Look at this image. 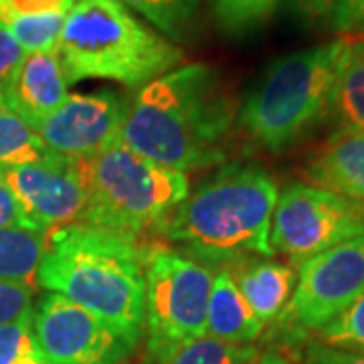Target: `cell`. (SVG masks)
Listing matches in <instances>:
<instances>
[{
    "label": "cell",
    "instance_id": "1",
    "mask_svg": "<svg viewBox=\"0 0 364 364\" xmlns=\"http://www.w3.org/2000/svg\"><path fill=\"white\" fill-rule=\"evenodd\" d=\"M233 119V100L217 69L188 63L136 91L122 142L164 168L186 174L225 162L223 142Z\"/></svg>",
    "mask_w": 364,
    "mask_h": 364
},
{
    "label": "cell",
    "instance_id": "2",
    "mask_svg": "<svg viewBox=\"0 0 364 364\" xmlns=\"http://www.w3.org/2000/svg\"><path fill=\"white\" fill-rule=\"evenodd\" d=\"M35 279L100 318L132 350L142 338L144 257L134 239L83 223L53 231Z\"/></svg>",
    "mask_w": 364,
    "mask_h": 364
},
{
    "label": "cell",
    "instance_id": "3",
    "mask_svg": "<svg viewBox=\"0 0 364 364\" xmlns=\"http://www.w3.org/2000/svg\"><path fill=\"white\" fill-rule=\"evenodd\" d=\"M277 184L255 164H225L158 227L186 257L207 263L272 257Z\"/></svg>",
    "mask_w": 364,
    "mask_h": 364
},
{
    "label": "cell",
    "instance_id": "4",
    "mask_svg": "<svg viewBox=\"0 0 364 364\" xmlns=\"http://www.w3.org/2000/svg\"><path fill=\"white\" fill-rule=\"evenodd\" d=\"M57 55L69 85L105 79L140 90L182 65L184 51L119 0H75Z\"/></svg>",
    "mask_w": 364,
    "mask_h": 364
},
{
    "label": "cell",
    "instance_id": "5",
    "mask_svg": "<svg viewBox=\"0 0 364 364\" xmlns=\"http://www.w3.org/2000/svg\"><path fill=\"white\" fill-rule=\"evenodd\" d=\"M348 35L273 59L237 112L243 132L267 152H284L332 116Z\"/></svg>",
    "mask_w": 364,
    "mask_h": 364
},
{
    "label": "cell",
    "instance_id": "6",
    "mask_svg": "<svg viewBox=\"0 0 364 364\" xmlns=\"http://www.w3.org/2000/svg\"><path fill=\"white\" fill-rule=\"evenodd\" d=\"M85 186L83 225L134 239L160 227L191 193L184 172L160 166L124 142L77 160Z\"/></svg>",
    "mask_w": 364,
    "mask_h": 364
},
{
    "label": "cell",
    "instance_id": "7",
    "mask_svg": "<svg viewBox=\"0 0 364 364\" xmlns=\"http://www.w3.org/2000/svg\"><path fill=\"white\" fill-rule=\"evenodd\" d=\"M213 272L174 249H156L144 259V330L152 364H164L207 334Z\"/></svg>",
    "mask_w": 364,
    "mask_h": 364
},
{
    "label": "cell",
    "instance_id": "8",
    "mask_svg": "<svg viewBox=\"0 0 364 364\" xmlns=\"http://www.w3.org/2000/svg\"><path fill=\"white\" fill-rule=\"evenodd\" d=\"M364 233V203L314 184L296 182L279 193L272 247L291 261L310 259Z\"/></svg>",
    "mask_w": 364,
    "mask_h": 364
},
{
    "label": "cell",
    "instance_id": "9",
    "mask_svg": "<svg viewBox=\"0 0 364 364\" xmlns=\"http://www.w3.org/2000/svg\"><path fill=\"white\" fill-rule=\"evenodd\" d=\"M364 296V233L301 261L277 322L291 334L320 332Z\"/></svg>",
    "mask_w": 364,
    "mask_h": 364
},
{
    "label": "cell",
    "instance_id": "10",
    "mask_svg": "<svg viewBox=\"0 0 364 364\" xmlns=\"http://www.w3.org/2000/svg\"><path fill=\"white\" fill-rule=\"evenodd\" d=\"M130 97L116 90L69 93L65 102L35 128L49 152L87 160L122 142Z\"/></svg>",
    "mask_w": 364,
    "mask_h": 364
},
{
    "label": "cell",
    "instance_id": "11",
    "mask_svg": "<svg viewBox=\"0 0 364 364\" xmlns=\"http://www.w3.org/2000/svg\"><path fill=\"white\" fill-rule=\"evenodd\" d=\"M33 332L45 364H119L132 352L100 318L49 291L33 308Z\"/></svg>",
    "mask_w": 364,
    "mask_h": 364
},
{
    "label": "cell",
    "instance_id": "12",
    "mask_svg": "<svg viewBox=\"0 0 364 364\" xmlns=\"http://www.w3.org/2000/svg\"><path fill=\"white\" fill-rule=\"evenodd\" d=\"M31 227L49 235L83 223L85 186L77 160L53 156L41 162L0 168Z\"/></svg>",
    "mask_w": 364,
    "mask_h": 364
},
{
    "label": "cell",
    "instance_id": "13",
    "mask_svg": "<svg viewBox=\"0 0 364 364\" xmlns=\"http://www.w3.org/2000/svg\"><path fill=\"white\" fill-rule=\"evenodd\" d=\"M69 81L57 51L25 53L0 90L2 100L35 130L69 95Z\"/></svg>",
    "mask_w": 364,
    "mask_h": 364
},
{
    "label": "cell",
    "instance_id": "14",
    "mask_svg": "<svg viewBox=\"0 0 364 364\" xmlns=\"http://www.w3.org/2000/svg\"><path fill=\"white\" fill-rule=\"evenodd\" d=\"M314 186L364 203V128L340 126L306 164Z\"/></svg>",
    "mask_w": 364,
    "mask_h": 364
},
{
    "label": "cell",
    "instance_id": "15",
    "mask_svg": "<svg viewBox=\"0 0 364 364\" xmlns=\"http://www.w3.org/2000/svg\"><path fill=\"white\" fill-rule=\"evenodd\" d=\"M263 324L249 308L235 284L233 273L219 272L213 277L207 306V334L229 344H249L259 338Z\"/></svg>",
    "mask_w": 364,
    "mask_h": 364
},
{
    "label": "cell",
    "instance_id": "16",
    "mask_svg": "<svg viewBox=\"0 0 364 364\" xmlns=\"http://www.w3.org/2000/svg\"><path fill=\"white\" fill-rule=\"evenodd\" d=\"M233 279L249 308L265 326L277 320L279 314L286 310L287 301L296 289L298 273L286 263L259 261L241 269L237 277L233 275Z\"/></svg>",
    "mask_w": 364,
    "mask_h": 364
},
{
    "label": "cell",
    "instance_id": "17",
    "mask_svg": "<svg viewBox=\"0 0 364 364\" xmlns=\"http://www.w3.org/2000/svg\"><path fill=\"white\" fill-rule=\"evenodd\" d=\"M332 116L340 126L364 128V35H348V47L342 59Z\"/></svg>",
    "mask_w": 364,
    "mask_h": 364
},
{
    "label": "cell",
    "instance_id": "18",
    "mask_svg": "<svg viewBox=\"0 0 364 364\" xmlns=\"http://www.w3.org/2000/svg\"><path fill=\"white\" fill-rule=\"evenodd\" d=\"M47 247V235L28 229L0 231V282L31 284Z\"/></svg>",
    "mask_w": 364,
    "mask_h": 364
},
{
    "label": "cell",
    "instance_id": "19",
    "mask_svg": "<svg viewBox=\"0 0 364 364\" xmlns=\"http://www.w3.org/2000/svg\"><path fill=\"white\" fill-rule=\"evenodd\" d=\"M53 156L37 132L18 117L0 95V168L23 166Z\"/></svg>",
    "mask_w": 364,
    "mask_h": 364
},
{
    "label": "cell",
    "instance_id": "20",
    "mask_svg": "<svg viewBox=\"0 0 364 364\" xmlns=\"http://www.w3.org/2000/svg\"><path fill=\"white\" fill-rule=\"evenodd\" d=\"M132 13L140 14L172 43L184 41L195 28L200 0H119Z\"/></svg>",
    "mask_w": 364,
    "mask_h": 364
},
{
    "label": "cell",
    "instance_id": "21",
    "mask_svg": "<svg viewBox=\"0 0 364 364\" xmlns=\"http://www.w3.org/2000/svg\"><path fill=\"white\" fill-rule=\"evenodd\" d=\"M277 4L279 0H210L217 25L233 37L259 28L272 16Z\"/></svg>",
    "mask_w": 364,
    "mask_h": 364
},
{
    "label": "cell",
    "instance_id": "22",
    "mask_svg": "<svg viewBox=\"0 0 364 364\" xmlns=\"http://www.w3.org/2000/svg\"><path fill=\"white\" fill-rule=\"evenodd\" d=\"M257 350L249 344H229L210 336L191 342L164 364H253Z\"/></svg>",
    "mask_w": 364,
    "mask_h": 364
},
{
    "label": "cell",
    "instance_id": "23",
    "mask_svg": "<svg viewBox=\"0 0 364 364\" xmlns=\"http://www.w3.org/2000/svg\"><path fill=\"white\" fill-rule=\"evenodd\" d=\"M0 364H45L33 332V308L0 326Z\"/></svg>",
    "mask_w": 364,
    "mask_h": 364
},
{
    "label": "cell",
    "instance_id": "24",
    "mask_svg": "<svg viewBox=\"0 0 364 364\" xmlns=\"http://www.w3.org/2000/svg\"><path fill=\"white\" fill-rule=\"evenodd\" d=\"M65 16H37V18H18L11 21L4 28L25 53L57 51Z\"/></svg>",
    "mask_w": 364,
    "mask_h": 364
},
{
    "label": "cell",
    "instance_id": "25",
    "mask_svg": "<svg viewBox=\"0 0 364 364\" xmlns=\"http://www.w3.org/2000/svg\"><path fill=\"white\" fill-rule=\"evenodd\" d=\"M320 342L342 350L364 354V296L356 299L346 312L318 332Z\"/></svg>",
    "mask_w": 364,
    "mask_h": 364
},
{
    "label": "cell",
    "instance_id": "26",
    "mask_svg": "<svg viewBox=\"0 0 364 364\" xmlns=\"http://www.w3.org/2000/svg\"><path fill=\"white\" fill-rule=\"evenodd\" d=\"M75 0H0V26L18 18L65 16Z\"/></svg>",
    "mask_w": 364,
    "mask_h": 364
},
{
    "label": "cell",
    "instance_id": "27",
    "mask_svg": "<svg viewBox=\"0 0 364 364\" xmlns=\"http://www.w3.org/2000/svg\"><path fill=\"white\" fill-rule=\"evenodd\" d=\"M35 286L0 282V326L23 316L33 308Z\"/></svg>",
    "mask_w": 364,
    "mask_h": 364
},
{
    "label": "cell",
    "instance_id": "28",
    "mask_svg": "<svg viewBox=\"0 0 364 364\" xmlns=\"http://www.w3.org/2000/svg\"><path fill=\"white\" fill-rule=\"evenodd\" d=\"M330 26L344 35H364V0H336Z\"/></svg>",
    "mask_w": 364,
    "mask_h": 364
},
{
    "label": "cell",
    "instance_id": "29",
    "mask_svg": "<svg viewBox=\"0 0 364 364\" xmlns=\"http://www.w3.org/2000/svg\"><path fill=\"white\" fill-rule=\"evenodd\" d=\"M304 364H364V354L334 348L318 340L308 346Z\"/></svg>",
    "mask_w": 364,
    "mask_h": 364
},
{
    "label": "cell",
    "instance_id": "30",
    "mask_svg": "<svg viewBox=\"0 0 364 364\" xmlns=\"http://www.w3.org/2000/svg\"><path fill=\"white\" fill-rule=\"evenodd\" d=\"M2 229H28L35 231L31 227V223L23 213V208L18 205V200L14 198L13 191L6 186V182L0 176V231Z\"/></svg>",
    "mask_w": 364,
    "mask_h": 364
},
{
    "label": "cell",
    "instance_id": "31",
    "mask_svg": "<svg viewBox=\"0 0 364 364\" xmlns=\"http://www.w3.org/2000/svg\"><path fill=\"white\" fill-rule=\"evenodd\" d=\"M286 2L289 11L296 14L299 21L308 25H316L322 21L330 23L336 0H286Z\"/></svg>",
    "mask_w": 364,
    "mask_h": 364
},
{
    "label": "cell",
    "instance_id": "32",
    "mask_svg": "<svg viewBox=\"0 0 364 364\" xmlns=\"http://www.w3.org/2000/svg\"><path fill=\"white\" fill-rule=\"evenodd\" d=\"M25 51L21 49V45L4 31L0 28V90L4 87V83L14 73V69L23 61Z\"/></svg>",
    "mask_w": 364,
    "mask_h": 364
},
{
    "label": "cell",
    "instance_id": "33",
    "mask_svg": "<svg viewBox=\"0 0 364 364\" xmlns=\"http://www.w3.org/2000/svg\"><path fill=\"white\" fill-rule=\"evenodd\" d=\"M255 364H289V363H287V358L282 354V352L269 350V352H265V354H263Z\"/></svg>",
    "mask_w": 364,
    "mask_h": 364
}]
</instances>
